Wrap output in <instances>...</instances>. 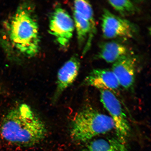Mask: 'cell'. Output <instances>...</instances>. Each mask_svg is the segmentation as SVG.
I'll return each instance as SVG.
<instances>
[{
    "mask_svg": "<svg viewBox=\"0 0 151 151\" xmlns=\"http://www.w3.org/2000/svg\"><path fill=\"white\" fill-rule=\"evenodd\" d=\"M0 131L5 140L22 147L38 144L47 133L44 122L25 103L19 104L7 112L1 122Z\"/></svg>",
    "mask_w": 151,
    "mask_h": 151,
    "instance_id": "obj_1",
    "label": "cell"
},
{
    "mask_svg": "<svg viewBox=\"0 0 151 151\" xmlns=\"http://www.w3.org/2000/svg\"><path fill=\"white\" fill-rule=\"evenodd\" d=\"M35 5L21 3L7 24L9 47L20 58L34 57L39 52L40 37Z\"/></svg>",
    "mask_w": 151,
    "mask_h": 151,
    "instance_id": "obj_2",
    "label": "cell"
},
{
    "mask_svg": "<svg viewBox=\"0 0 151 151\" xmlns=\"http://www.w3.org/2000/svg\"><path fill=\"white\" fill-rule=\"evenodd\" d=\"M114 128L110 116L92 107L86 106L77 113L71 124L70 134L73 140L84 142Z\"/></svg>",
    "mask_w": 151,
    "mask_h": 151,
    "instance_id": "obj_3",
    "label": "cell"
},
{
    "mask_svg": "<svg viewBox=\"0 0 151 151\" xmlns=\"http://www.w3.org/2000/svg\"><path fill=\"white\" fill-rule=\"evenodd\" d=\"M100 100L114 124L118 140L125 146L131 128L119 101L110 91L100 90Z\"/></svg>",
    "mask_w": 151,
    "mask_h": 151,
    "instance_id": "obj_4",
    "label": "cell"
},
{
    "mask_svg": "<svg viewBox=\"0 0 151 151\" xmlns=\"http://www.w3.org/2000/svg\"><path fill=\"white\" fill-rule=\"evenodd\" d=\"M74 29V21L68 13L62 7H57L50 16L49 31L60 47H68Z\"/></svg>",
    "mask_w": 151,
    "mask_h": 151,
    "instance_id": "obj_5",
    "label": "cell"
},
{
    "mask_svg": "<svg viewBox=\"0 0 151 151\" xmlns=\"http://www.w3.org/2000/svg\"><path fill=\"white\" fill-rule=\"evenodd\" d=\"M101 28L104 37L132 38L137 33L135 26L131 22L116 16L108 9H104L101 18Z\"/></svg>",
    "mask_w": 151,
    "mask_h": 151,
    "instance_id": "obj_6",
    "label": "cell"
},
{
    "mask_svg": "<svg viewBox=\"0 0 151 151\" xmlns=\"http://www.w3.org/2000/svg\"><path fill=\"white\" fill-rule=\"evenodd\" d=\"M80 67V60L76 56L70 58L58 71L56 88L52 98L55 103L63 92L75 82L78 74Z\"/></svg>",
    "mask_w": 151,
    "mask_h": 151,
    "instance_id": "obj_7",
    "label": "cell"
},
{
    "mask_svg": "<svg viewBox=\"0 0 151 151\" xmlns=\"http://www.w3.org/2000/svg\"><path fill=\"white\" fill-rule=\"evenodd\" d=\"M136 65V58L128 54L113 63L112 70L120 86L125 89H129L134 83Z\"/></svg>",
    "mask_w": 151,
    "mask_h": 151,
    "instance_id": "obj_8",
    "label": "cell"
},
{
    "mask_svg": "<svg viewBox=\"0 0 151 151\" xmlns=\"http://www.w3.org/2000/svg\"><path fill=\"white\" fill-rule=\"evenodd\" d=\"M85 84L100 90L112 91L120 86L117 79L112 70L97 69L92 70L85 79Z\"/></svg>",
    "mask_w": 151,
    "mask_h": 151,
    "instance_id": "obj_9",
    "label": "cell"
},
{
    "mask_svg": "<svg viewBox=\"0 0 151 151\" xmlns=\"http://www.w3.org/2000/svg\"><path fill=\"white\" fill-rule=\"evenodd\" d=\"M73 11H75L87 21L89 24L91 32L83 54H84L89 50L94 35L97 32V28L94 14L91 5L87 1L79 0L74 1Z\"/></svg>",
    "mask_w": 151,
    "mask_h": 151,
    "instance_id": "obj_10",
    "label": "cell"
},
{
    "mask_svg": "<svg viewBox=\"0 0 151 151\" xmlns=\"http://www.w3.org/2000/svg\"><path fill=\"white\" fill-rule=\"evenodd\" d=\"M97 58L109 63H114L122 57L128 54V49L124 45L116 42L103 43L100 45Z\"/></svg>",
    "mask_w": 151,
    "mask_h": 151,
    "instance_id": "obj_11",
    "label": "cell"
},
{
    "mask_svg": "<svg viewBox=\"0 0 151 151\" xmlns=\"http://www.w3.org/2000/svg\"><path fill=\"white\" fill-rule=\"evenodd\" d=\"M85 151H126L125 146L118 140L111 141L103 139L91 141Z\"/></svg>",
    "mask_w": 151,
    "mask_h": 151,
    "instance_id": "obj_12",
    "label": "cell"
},
{
    "mask_svg": "<svg viewBox=\"0 0 151 151\" xmlns=\"http://www.w3.org/2000/svg\"><path fill=\"white\" fill-rule=\"evenodd\" d=\"M73 21L76 29L77 40L79 46L82 47L89 37L91 32L90 24L88 22L75 11H73Z\"/></svg>",
    "mask_w": 151,
    "mask_h": 151,
    "instance_id": "obj_13",
    "label": "cell"
},
{
    "mask_svg": "<svg viewBox=\"0 0 151 151\" xmlns=\"http://www.w3.org/2000/svg\"><path fill=\"white\" fill-rule=\"evenodd\" d=\"M108 3L115 10L123 16H131L137 11L134 4L131 1H108Z\"/></svg>",
    "mask_w": 151,
    "mask_h": 151,
    "instance_id": "obj_14",
    "label": "cell"
},
{
    "mask_svg": "<svg viewBox=\"0 0 151 151\" xmlns=\"http://www.w3.org/2000/svg\"><path fill=\"white\" fill-rule=\"evenodd\" d=\"M1 88H0V91H1Z\"/></svg>",
    "mask_w": 151,
    "mask_h": 151,
    "instance_id": "obj_15",
    "label": "cell"
}]
</instances>
